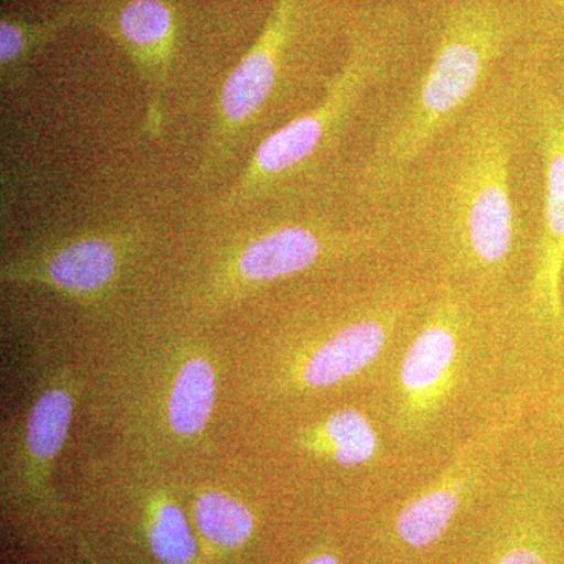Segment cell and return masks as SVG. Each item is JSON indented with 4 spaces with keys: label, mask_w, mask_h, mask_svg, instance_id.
Listing matches in <instances>:
<instances>
[{
    "label": "cell",
    "mask_w": 564,
    "mask_h": 564,
    "mask_svg": "<svg viewBox=\"0 0 564 564\" xmlns=\"http://www.w3.org/2000/svg\"><path fill=\"white\" fill-rule=\"evenodd\" d=\"M522 51L422 155L380 214L391 221V251H413L432 270L430 281L494 304L505 302L529 229L521 187L536 135Z\"/></svg>",
    "instance_id": "1"
},
{
    "label": "cell",
    "mask_w": 564,
    "mask_h": 564,
    "mask_svg": "<svg viewBox=\"0 0 564 564\" xmlns=\"http://www.w3.org/2000/svg\"><path fill=\"white\" fill-rule=\"evenodd\" d=\"M426 51L373 115L352 174V206L380 215L404 176L527 44L529 18L514 0H430Z\"/></svg>",
    "instance_id": "2"
},
{
    "label": "cell",
    "mask_w": 564,
    "mask_h": 564,
    "mask_svg": "<svg viewBox=\"0 0 564 564\" xmlns=\"http://www.w3.org/2000/svg\"><path fill=\"white\" fill-rule=\"evenodd\" d=\"M343 65L322 98L261 141L223 210L243 206L314 174L339 150L359 117L377 113L415 57V21L400 3L383 2L352 24Z\"/></svg>",
    "instance_id": "3"
},
{
    "label": "cell",
    "mask_w": 564,
    "mask_h": 564,
    "mask_svg": "<svg viewBox=\"0 0 564 564\" xmlns=\"http://www.w3.org/2000/svg\"><path fill=\"white\" fill-rule=\"evenodd\" d=\"M432 285L410 267L386 270L381 280L289 344L278 372L281 391H326L372 369L421 313Z\"/></svg>",
    "instance_id": "4"
},
{
    "label": "cell",
    "mask_w": 564,
    "mask_h": 564,
    "mask_svg": "<svg viewBox=\"0 0 564 564\" xmlns=\"http://www.w3.org/2000/svg\"><path fill=\"white\" fill-rule=\"evenodd\" d=\"M541 163V198L532 272L522 310L538 328L564 334V90L533 47L521 54Z\"/></svg>",
    "instance_id": "5"
},
{
    "label": "cell",
    "mask_w": 564,
    "mask_h": 564,
    "mask_svg": "<svg viewBox=\"0 0 564 564\" xmlns=\"http://www.w3.org/2000/svg\"><path fill=\"white\" fill-rule=\"evenodd\" d=\"M126 370L122 414L132 432L158 448H184L203 437L217 399V369L191 340L147 350Z\"/></svg>",
    "instance_id": "6"
},
{
    "label": "cell",
    "mask_w": 564,
    "mask_h": 564,
    "mask_svg": "<svg viewBox=\"0 0 564 564\" xmlns=\"http://www.w3.org/2000/svg\"><path fill=\"white\" fill-rule=\"evenodd\" d=\"M486 303L452 282H433L395 373L393 423L402 436H422L443 413L458 384L475 315Z\"/></svg>",
    "instance_id": "7"
},
{
    "label": "cell",
    "mask_w": 564,
    "mask_h": 564,
    "mask_svg": "<svg viewBox=\"0 0 564 564\" xmlns=\"http://www.w3.org/2000/svg\"><path fill=\"white\" fill-rule=\"evenodd\" d=\"M74 408L76 378L70 370H50L33 386L31 402L3 452L2 480L9 499L40 513L58 511L52 474L68 440Z\"/></svg>",
    "instance_id": "8"
},
{
    "label": "cell",
    "mask_w": 564,
    "mask_h": 564,
    "mask_svg": "<svg viewBox=\"0 0 564 564\" xmlns=\"http://www.w3.org/2000/svg\"><path fill=\"white\" fill-rule=\"evenodd\" d=\"M137 250L132 231H87L33 245L2 263V280L41 285L80 303L98 302L120 282Z\"/></svg>",
    "instance_id": "9"
},
{
    "label": "cell",
    "mask_w": 564,
    "mask_h": 564,
    "mask_svg": "<svg viewBox=\"0 0 564 564\" xmlns=\"http://www.w3.org/2000/svg\"><path fill=\"white\" fill-rule=\"evenodd\" d=\"M303 0H276L254 46L223 85L206 166H218L272 101L288 69Z\"/></svg>",
    "instance_id": "10"
},
{
    "label": "cell",
    "mask_w": 564,
    "mask_h": 564,
    "mask_svg": "<svg viewBox=\"0 0 564 564\" xmlns=\"http://www.w3.org/2000/svg\"><path fill=\"white\" fill-rule=\"evenodd\" d=\"M511 422L513 415L508 414L489 423L456 452L432 484L399 508L389 529L395 545L404 551H423L444 536L464 503L480 486L494 445L499 443Z\"/></svg>",
    "instance_id": "11"
},
{
    "label": "cell",
    "mask_w": 564,
    "mask_h": 564,
    "mask_svg": "<svg viewBox=\"0 0 564 564\" xmlns=\"http://www.w3.org/2000/svg\"><path fill=\"white\" fill-rule=\"evenodd\" d=\"M115 28L147 87V131L159 135L163 91L176 36L173 10L163 0H129L118 11Z\"/></svg>",
    "instance_id": "12"
},
{
    "label": "cell",
    "mask_w": 564,
    "mask_h": 564,
    "mask_svg": "<svg viewBox=\"0 0 564 564\" xmlns=\"http://www.w3.org/2000/svg\"><path fill=\"white\" fill-rule=\"evenodd\" d=\"M122 466L139 507L140 527L148 551L161 564L195 563L198 552L195 536L172 492L155 481L154 470L139 464Z\"/></svg>",
    "instance_id": "13"
},
{
    "label": "cell",
    "mask_w": 564,
    "mask_h": 564,
    "mask_svg": "<svg viewBox=\"0 0 564 564\" xmlns=\"http://www.w3.org/2000/svg\"><path fill=\"white\" fill-rule=\"evenodd\" d=\"M307 454L340 467L369 464L380 454V436L372 421L356 408H340L311 423L299 434Z\"/></svg>",
    "instance_id": "14"
},
{
    "label": "cell",
    "mask_w": 564,
    "mask_h": 564,
    "mask_svg": "<svg viewBox=\"0 0 564 564\" xmlns=\"http://www.w3.org/2000/svg\"><path fill=\"white\" fill-rule=\"evenodd\" d=\"M534 502L525 494L511 499L485 564H555Z\"/></svg>",
    "instance_id": "15"
},
{
    "label": "cell",
    "mask_w": 564,
    "mask_h": 564,
    "mask_svg": "<svg viewBox=\"0 0 564 564\" xmlns=\"http://www.w3.org/2000/svg\"><path fill=\"white\" fill-rule=\"evenodd\" d=\"M192 508L198 533L223 551L242 547L254 532L250 508L229 494L207 489L195 497Z\"/></svg>",
    "instance_id": "16"
},
{
    "label": "cell",
    "mask_w": 564,
    "mask_h": 564,
    "mask_svg": "<svg viewBox=\"0 0 564 564\" xmlns=\"http://www.w3.org/2000/svg\"><path fill=\"white\" fill-rule=\"evenodd\" d=\"M73 14L57 18L44 24H25V22L2 20L0 22V70L3 85H14L24 74L25 65L31 62L33 51L46 43L68 22Z\"/></svg>",
    "instance_id": "17"
},
{
    "label": "cell",
    "mask_w": 564,
    "mask_h": 564,
    "mask_svg": "<svg viewBox=\"0 0 564 564\" xmlns=\"http://www.w3.org/2000/svg\"><path fill=\"white\" fill-rule=\"evenodd\" d=\"M303 564H343L339 556L328 549H318L314 554L307 556Z\"/></svg>",
    "instance_id": "18"
},
{
    "label": "cell",
    "mask_w": 564,
    "mask_h": 564,
    "mask_svg": "<svg viewBox=\"0 0 564 564\" xmlns=\"http://www.w3.org/2000/svg\"><path fill=\"white\" fill-rule=\"evenodd\" d=\"M551 2H554L555 6H558L560 9L564 10V0H551Z\"/></svg>",
    "instance_id": "19"
}]
</instances>
